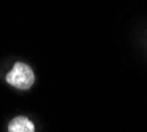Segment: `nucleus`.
Here are the masks:
<instances>
[{
  "label": "nucleus",
  "instance_id": "nucleus-2",
  "mask_svg": "<svg viewBox=\"0 0 147 132\" xmlns=\"http://www.w3.org/2000/svg\"><path fill=\"white\" fill-rule=\"evenodd\" d=\"M8 132H34V125L25 116H17L11 120Z\"/></svg>",
  "mask_w": 147,
  "mask_h": 132
},
{
  "label": "nucleus",
  "instance_id": "nucleus-1",
  "mask_svg": "<svg viewBox=\"0 0 147 132\" xmlns=\"http://www.w3.org/2000/svg\"><path fill=\"white\" fill-rule=\"evenodd\" d=\"M11 86L19 90H28L34 83V74L32 69L24 62H16L12 70L5 77Z\"/></svg>",
  "mask_w": 147,
  "mask_h": 132
}]
</instances>
